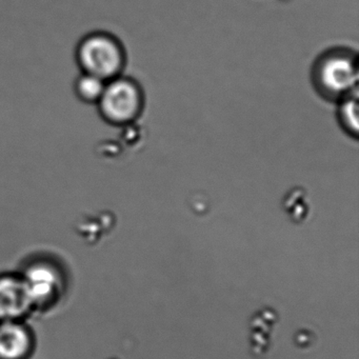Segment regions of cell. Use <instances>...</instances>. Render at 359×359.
<instances>
[{
    "instance_id": "1",
    "label": "cell",
    "mask_w": 359,
    "mask_h": 359,
    "mask_svg": "<svg viewBox=\"0 0 359 359\" xmlns=\"http://www.w3.org/2000/svg\"><path fill=\"white\" fill-rule=\"evenodd\" d=\"M83 73L108 81L119 76L125 66V53L119 41L104 32H94L81 39L76 52Z\"/></svg>"
},
{
    "instance_id": "2",
    "label": "cell",
    "mask_w": 359,
    "mask_h": 359,
    "mask_svg": "<svg viewBox=\"0 0 359 359\" xmlns=\"http://www.w3.org/2000/svg\"><path fill=\"white\" fill-rule=\"evenodd\" d=\"M97 104L100 114L108 123L125 125L140 114L142 92L134 81L118 76L106 83Z\"/></svg>"
},
{
    "instance_id": "3",
    "label": "cell",
    "mask_w": 359,
    "mask_h": 359,
    "mask_svg": "<svg viewBox=\"0 0 359 359\" xmlns=\"http://www.w3.org/2000/svg\"><path fill=\"white\" fill-rule=\"evenodd\" d=\"M34 310L55 304L64 291V276L57 266L47 260L31 262L20 273Z\"/></svg>"
},
{
    "instance_id": "4",
    "label": "cell",
    "mask_w": 359,
    "mask_h": 359,
    "mask_svg": "<svg viewBox=\"0 0 359 359\" xmlns=\"http://www.w3.org/2000/svg\"><path fill=\"white\" fill-rule=\"evenodd\" d=\"M317 85L330 97L350 93L358 79L357 64L351 55L334 54L323 58L316 72Z\"/></svg>"
},
{
    "instance_id": "5",
    "label": "cell",
    "mask_w": 359,
    "mask_h": 359,
    "mask_svg": "<svg viewBox=\"0 0 359 359\" xmlns=\"http://www.w3.org/2000/svg\"><path fill=\"white\" fill-rule=\"evenodd\" d=\"M33 310L22 275H0V321L22 320Z\"/></svg>"
},
{
    "instance_id": "6",
    "label": "cell",
    "mask_w": 359,
    "mask_h": 359,
    "mask_svg": "<svg viewBox=\"0 0 359 359\" xmlns=\"http://www.w3.org/2000/svg\"><path fill=\"white\" fill-rule=\"evenodd\" d=\"M34 346L33 332L24 321H0V359H28Z\"/></svg>"
},
{
    "instance_id": "7",
    "label": "cell",
    "mask_w": 359,
    "mask_h": 359,
    "mask_svg": "<svg viewBox=\"0 0 359 359\" xmlns=\"http://www.w3.org/2000/svg\"><path fill=\"white\" fill-rule=\"evenodd\" d=\"M106 87V81L94 75L83 73L75 83V92L83 102L97 104Z\"/></svg>"
},
{
    "instance_id": "8",
    "label": "cell",
    "mask_w": 359,
    "mask_h": 359,
    "mask_svg": "<svg viewBox=\"0 0 359 359\" xmlns=\"http://www.w3.org/2000/svg\"><path fill=\"white\" fill-rule=\"evenodd\" d=\"M342 123L348 131L357 133L358 131V104L356 98H348L342 104L341 111Z\"/></svg>"
}]
</instances>
